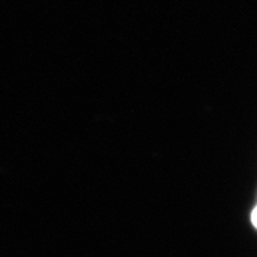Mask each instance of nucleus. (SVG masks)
I'll list each match as a JSON object with an SVG mask.
<instances>
[{
	"label": "nucleus",
	"mask_w": 257,
	"mask_h": 257,
	"mask_svg": "<svg viewBox=\"0 0 257 257\" xmlns=\"http://www.w3.org/2000/svg\"><path fill=\"white\" fill-rule=\"evenodd\" d=\"M251 220H253V223H254V226H257V206H256V209H254V211H253Z\"/></svg>",
	"instance_id": "f257e3e1"
}]
</instances>
